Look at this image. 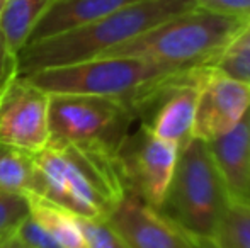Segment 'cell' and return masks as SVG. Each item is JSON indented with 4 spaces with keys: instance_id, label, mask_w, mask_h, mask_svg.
<instances>
[{
    "instance_id": "4316f807",
    "label": "cell",
    "mask_w": 250,
    "mask_h": 248,
    "mask_svg": "<svg viewBox=\"0 0 250 248\" xmlns=\"http://www.w3.org/2000/svg\"><path fill=\"white\" fill-rule=\"evenodd\" d=\"M3 3H5V0H0V12H2V9H3Z\"/></svg>"
},
{
    "instance_id": "603a6c76",
    "label": "cell",
    "mask_w": 250,
    "mask_h": 248,
    "mask_svg": "<svg viewBox=\"0 0 250 248\" xmlns=\"http://www.w3.org/2000/svg\"><path fill=\"white\" fill-rule=\"evenodd\" d=\"M182 236H184V248H218L213 238H203L186 231H182Z\"/></svg>"
},
{
    "instance_id": "7402d4cb",
    "label": "cell",
    "mask_w": 250,
    "mask_h": 248,
    "mask_svg": "<svg viewBox=\"0 0 250 248\" xmlns=\"http://www.w3.org/2000/svg\"><path fill=\"white\" fill-rule=\"evenodd\" d=\"M17 75V57L9 50L7 41L0 31V89Z\"/></svg>"
},
{
    "instance_id": "ffe728a7",
    "label": "cell",
    "mask_w": 250,
    "mask_h": 248,
    "mask_svg": "<svg viewBox=\"0 0 250 248\" xmlns=\"http://www.w3.org/2000/svg\"><path fill=\"white\" fill-rule=\"evenodd\" d=\"M16 235L31 248H62L55 242V238H53L50 233H48L40 223L34 221L29 214H27L26 219L19 225Z\"/></svg>"
},
{
    "instance_id": "d4e9b609",
    "label": "cell",
    "mask_w": 250,
    "mask_h": 248,
    "mask_svg": "<svg viewBox=\"0 0 250 248\" xmlns=\"http://www.w3.org/2000/svg\"><path fill=\"white\" fill-rule=\"evenodd\" d=\"M233 44H244V46H250V26L240 34V36L237 38V41H235Z\"/></svg>"
},
{
    "instance_id": "ba28073f",
    "label": "cell",
    "mask_w": 250,
    "mask_h": 248,
    "mask_svg": "<svg viewBox=\"0 0 250 248\" xmlns=\"http://www.w3.org/2000/svg\"><path fill=\"white\" fill-rule=\"evenodd\" d=\"M50 139V95L16 75L0 89V143L36 153Z\"/></svg>"
},
{
    "instance_id": "6da1fadb",
    "label": "cell",
    "mask_w": 250,
    "mask_h": 248,
    "mask_svg": "<svg viewBox=\"0 0 250 248\" xmlns=\"http://www.w3.org/2000/svg\"><path fill=\"white\" fill-rule=\"evenodd\" d=\"M33 160L38 194L80 218L107 219L128 194L119 153L50 139Z\"/></svg>"
},
{
    "instance_id": "e0dca14e",
    "label": "cell",
    "mask_w": 250,
    "mask_h": 248,
    "mask_svg": "<svg viewBox=\"0 0 250 248\" xmlns=\"http://www.w3.org/2000/svg\"><path fill=\"white\" fill-rule=\"evenodd\" d=\"M27 214L29 206L24 195L0 192V243L16 235L19 225Z\"/></svg>"
},
{
    "instance_id": "484cf974",
    "label": "cell",
    "mask_w": 250,
    "mask_h": 248,
    "mask_svg": "<svg viewBox=\"0 0 250 248\" xmlns=\"http://www.w3.org/2000/svg\"><path fill=\"white\" fill-rule=\"evenodd\" d=\"M249 131H250V109H249ZM247 201L250 202V184H249V195H247Z\"/></svg>"
},
{
    "instance_id": "52a82bcc",
    "label": "cell",
    "mask_w": 250,
    "mask_h": 248,
    "mask_svg": "<svg viewBox=\"0 0 250 248\" xmlns=\"http://www.w3.org/2000/svg\"><path fill=\"white\" fill-rule=\"evenodd\" d=\"M179 152L175 143L157 138L145 126L126 138L119 150V162L128 192L160 209L174 179Z\"/></svg>"
},
{
    "instance_id": "5b68a950",
    "label": "cell",
    "mask_w": 250,
    "mask_h": 248,
    "mask_svg": "<svg viewBox=\"0 0 250 248\" xmlns=\"http://www.w3.org/2000/svg\"><path fill=\"white\" fill-rule=\"evenodd\" d=\"M228 197L208 145L192 138L179 152L174 179L160 211L186 233L213 238Z\"/></svg>"
},
{
    "instance_id": "9a60e30c",
    "label": "cell",
    "mask_w": 250,
    "mask_h": 248,
    "mask_svg": "<svg viewBox=\"0 0 250 248\" xmlns=\"http://www.w3.org/2000/svg\"><path fill=\"white\" fill-rule=\"evenodd\" d=\"M0 192L38 194V175L33 153L0 143Z\"/></svg>"
},
{
    "instance_id": "7a4b0ae2",
    "label": "cell",
    "mask_w": 250,
    "mask_h": 248,
    "mask_svg": "<svg viewBox=\"0 0 250 248\" xmlns=\"http://www.w3.org/2000/svg\"><path fill=\"white\" fill-rule=\"evenodd\" d=\"M192 7H196V0L129 3L96 22L26 44L17 55V75L27 76L51 66L92 60Z\"/></svg>"
},
{
    "instance_id": "44dd1931",
    "label": "cell",
    "mask_w": 250,
    "mask_h": 248,
    "mask_svg": "<svg viewBox=\"0 0 250 248\" xmlns=\"http://www.w3.org/2000/svg\"><path fill=\"white\" fill-rule=\"evenodd\" d=\"M196 5L250 20V0H196Z\"/></svg>"
},
{
    "instance_id": "9c48e42d",
    "label": "cell",
    "mask_w": 250,
    "mask_h": 248,
    "mask_svg": "<svg viewBox=\"0 0 250 248\" xmlns=\"http://www.w3.org/2000/svg\"><path fill=\"white\" fill-rule=\"evenodd\" d=\"M250 109V85L206 65L196 104L192 138L208 143L235 128Z\"/></svg>"
},
{
    "instance_id": "ac0fdd59",
    "label": "cell",
    "mask_w": 250,
    "mask_h": 248,
    "mask_svg": "<svg viewBox=\"0 0 250 248\" xmlns=\"http://www.w3.org/2000/svg\"><path fill=\"white\" fill-rule=\"evenodd\" d=\"M77 219L89 248H129L128 243L119 236V233L109 225L107 219L80 218V216H77Z\"/></svg>"
},
{
    "instance_id": "8992f818",
    "label": "cell",
    "mask_w": 250,
    "mask_h": 248,
    "mask_svg": "<svg viewBox=\"0 0 250 248\" xmlns=\"http://www.w3.org/2000/svg\"><path fill=\"white\" fill-rule=\"evenodd\" d=\"M133 111L119 99L92 95H50L53 141L97 146L119 153L128 138Z\"/></svg>"
},
{
    "instance_id": "d6986e66",
    "label": "cell",
    "mask_w": 250,
    "mask_h": 248,
    "mask_svg": "<svg viewBox=\"0 0 250 248\" xmlns=\"http://www.w3.org/2000/svg\"><path fill=\"white\" fill-rule=\"evenodd\" d=\"M209 65H213L223 75L250 85V46L231 44Z\"/></svg>"
},
{
    "instance_id": "277c9868",
    "label": "cell",
    "mask_w": 250,
    "mask_h": 248,
    "mask_svg": "<svg viewBox=\"0 0 250 248\" xmlns=\"http://www.w3.org/2000/svg\"><path fill=\"white\" fill-rule=\"evenodd\" d=\"M179 70L140 58L99 57L44 68L26 78L48 95L109 97L123 100L131 109V102L146 85Z\"/></svg>"
},
{
    "instance_id": "cb8c5ba5",
    "label": "cell",
    "mask_w": 250,
    "mask_h": 248,
    "mask_svg": "<svg viewBox=\"0 0 250 248\" xmlns=\"http://www.w3.org/2000/svg\"><path fill=\"white\" fill-rule=\"evenodd\" d=\"M0 248H31V247L26 245L17 235H14V236H10V238L3 240V242L0 243Z\"/></svg>"
},
{
    "instance_id": "4fadbf2b",
    "label": "cell",
    "mask_w": 250,
    "mask_h": 248,
    "mask_svg": "<svg viewBox=\"0 0 250 248\" xmlns=\"http://www.w3.org/2000/svg\"><path fill=\"white\" fill-rule=\"evenodd\" d=\"M26 199L29 206V216L50 233L60 247L89 248L79 226V219L73 212L41 197L40 194H29L26 195Z\"/></svg>"
},
{
    "instance_id": "7c38bea8",
    "label": "cell",
    "mask_w": 250,
    "mask_h": 248,
    "mask_svg": "<svg viewBox=\"0 0 250 248\" xmlns=\"http://www.w3.org/2000/svg\"><path fill=\"white\" fill-rule=\"evenodd\" d=\"M135 2L140 0H51L31 33L27 44L96 22Z\"/></svg>"
},
{
    "instance_id": "5bb4252c",
    "label": "cell",
    "mask_w": 250,
    "mask_h": 248,
    "mask_svg": "<svg viewBox=\"0 0 250 248\" xmlns=\"http://www.w3.org/2000/svg\"><path fill=\"white\" fill-rule=\"evenodd\" d=\"M50 2L51 0H5L0 12V31L16 57L27 44L31 33Z\"/></svg>"
},
{
    "instance_id": "2e32d148",
    "label": "cell",
    "mask_w": 250,
    "mask_h": 248,
    "mask_svg": "<svg viewBox=\"0 0 250 248\" xmlns=\"http://www.w3.org/2000/svg\"><path fill=\"white\" fill-rule=\"evenodd\" d=\"M218 248H250V202L230 201L213 236Z\"/></svg>"
},
{
    "instance_id": "3957f363",
    "label": "cell",
    "mask_w": 250,
    "mask_h": 248,
    "mask_svg": "<svg viewBox=\"0 0 250 248\" xmlns=\"http://www.w3.org/2000/svg\"><path fill=\"white\" fill-rule=\"evenodd\" d=\"M249 26L245 17L196 5L101 57L140 58L172 68H194L213 63Z\"/></svg>"
},
{
    "instance_id": "30bf717a",
    "label": "cell",
    "mask_w": 250,
    "mask_h": 248,
    "mask_svg": "<svg viewBox=\"0 0 250 248\" xmlns=\"http://www.w3.org/2000/svg\"><path fill=\"white\" fill-rule=\"evenodd\" d=\"M107 221L129 248H184L181 228L131 192L112 209Z\"/></svg>"
},
{
    "instance_id": "8fae6325",
    "label": "cell",
    "mask_w": 250,
    "mask_h": 248,
    "mask_svg": "<svg viewBox=\"0 0 250 248\" xmlns=\"http://www.w3.org/2000/svg\"><path fill=\"white\" fill-rule=\"evenodd\" d=\"M225 194L230 201H247L250 184L249 113L235 128L206 143Z\"/></svg>"
}]
</instances>
